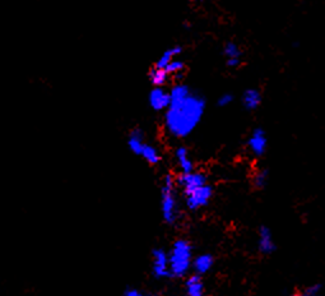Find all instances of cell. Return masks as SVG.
I'll use <instances>...</instances> for the list:
<instances>
[{"mask_svg":"<svg viewBox=\"0 0 325 296\" xmlns=\"http://www.w3.org/2000/svg\"><path fill=\"white\" fill-rule=\"evenodd\" d=\"M171 100L163 111V131L175 141L185 140L201 125L207 110L203 93L192 86L177 81L170 87Z\"/></svg>","mask_w":325,"mask_h":296,"instance_id":"cell-1","label":"cell"},{"mask_svg":"<svg viewBox=\"0 0 325 296\" xmlns=\"http://www.w3.org/2000/svg\"><path fill=\"white\" fill-rule=\"evenodd\" d=\"M161 215L167 226L174 227L183 220V199L177 188L175 175L166 172L161 180Z\"/></svg>","mask_w":325,"mask_h":296,"instance_id":"cell-2","label":"cell"},{"mask_svg":"<svg viewBox=\"0 0 325 296\" xmlns=\"http://www.w3.org/2000/svg\"><path fill=\"white\" fill-rule=\"evenodd\" d=\"M171 279L183 280L192 272V263L194 258V249L190 240L186 238H177L172 241L167 250Z\"/></svg>","mask_w":325,"mask_h":296,"instance_id":"cell-3","label":"cell"},{"mask_svg":"<svg viewBox=\"0 0 325 296\" xmlns=\"http://www.w3.org/2000/svg\"><path fill=\"white\" fill-rule=\"evenodd\" d=\"M183 204L190 212H199L201 209L208 207L211 203L213 195H215V188L211 183H206L203 185L195 186L189 190L180 192Z\"/></svg>","mask_w":325,"mask_h":296,"instance_id":"cell-4","label":"cell"},{"mask_svg":"<svg viewBox=\"0 0 325 296\" xmlns=\"http://www.w3.org/2000/svg\"><path fill=\"white\" fill-rule=\"evenodd\" d=\"M151 275L156 281L171 280L167 249L156 247L151 252Z\"/></svg>","mask_w":325,"mask_h":296,"instance_id":"cell-5","label":"cell"},{"mask_svg":"<svg viewBox=\"0 0 325 296\" xmlns=\"http://www.w3.org/2000/svg\"><path fill=\"white\" fill-rule=\"evenodd\" d=\"M246 147L249 153H251L253 157L260 158L264 156L268 151L267 132L260 127L251 129L246 140Z\"/></svg>","mask_w":325,"mask_h":296,"instance_id":"cell-6","label":"cell"},{"mask_svg":"<svg viewBox=\"0 0 325 296\" xmlns=\"http://www.w3.org/2000/svg\"><path fill=\"white\" fill-rule=\"evenodd\" d=\"M170 100H171V93H170V88L166 86L153 87L148 95L149 108L156 113H163L169 108Z\"/></svg>","mask_w":325,"mask_h":296,"instance_id":"cell-7","label":"cell"},{"mask_svg":"<svg viewBox=\"0 0 325 296\" xmlns=\"http://www.w3.org/2000/svg\"><path fill=\"white\" fill-rule=\"evenodd\" d=\"M256 248L261 256H272L277 250V243L274 240L273 231L267 226L261 225L258 230V239H256Z\"/></svg>","mask_w":325,"mask_h":296,"instance_id":"cell-8","label":"cell"},{"mask_svg":"<svg viewBox=\"0 0 325 296\" xmlns=\"http://www.w3.org/2000/svg\"><path fill=\"white\" fill-rule=\"evenodd\" d=\"M175 163L177 166V172H189L195 168L194 160H193L190 151L186 146H177L174 151Z\"/></svg>","mask_w":325,"mask_h":296,"instance_id":"cell-9","label":"cell"},{"mask_svg":"<svg viewBox=\"0 0 325 296\" xmlns=\"http://www.w3.org/2000/svg\"><path fill=\"white\" fill-rule=\"evenodd\" d=\"M184 291L188 296H203L206 294V284L203 276L190 272L184 277Z\"/></svg>","mask_w":325,"mask_h":296,"instance_id":"cell-10","label":"cell"},{"mask_svg":"<svg viewBox=\"0 0 325 296\" xmlns=\"http://www.w3.org/2000/svg\"><path fill=\"white\" fill-rule=\"evenodd\" d=\"M215 257L211 253H201L193 258L192 263V272L201 275V276H206L209 272H212L213 267H215Z\"/></svg>","mask_w":325,"mask_h":296,"instance_id":"cell-11","label":"cell"},{"mask_svg":"<svg viewBox=\"0 0 325 296\" xmlns=\"http://www.w3.org/2000/svg\"><path fill=\"white\" fill-rule=\"evenodd\" d=\"M263 93L259 88H246L241 95V105L246 111H255L261 106Z\"/></svg>","mask_w":325,"mask_h":296,"instance_id":"cell-12","label":"cell"},{"mask_svg":"<svg viewBox=\"0 0 325 296\" xmlns=\"http://www.w3.org/2000/svg\"><path fill=\"white\" fill-rule=\"evenodd\" d=\"M223 55L226 58V65L231 69H236V68L240 67L241 64V52L240 46L232 41H229L224 45L223 47Z\"/></svg>","mask_w":325,"mask_h":296,"instance_id":"cell-13","label":"cell"},{"mask_svg":"<svg viewBox=\"0 0 325 296\" xmlns=\"http://www.w3.org/2000/svg\"><path fill=\"white\" fill-rule=\"evenodd\" d=\"M145 143L147 141H145V133L143 129L134 128L133 131H130L128 136V147L134 154L139 156Z\"/></svg>","mask_w":325,"mask_h":296,"instance_id":"cell-14","label":"cell"},{"mask_svg":"<svg viewBox=\"0 0 325 296\" xmlns=\"http://www.w3.org/2000/svg\"><path fill=\"white\" fill-rule=\"evenodd\" d=\"M139 157H142L143 160L151 166H157L162 161V153H161L160 148L149 142L145 143Z\"/></svg>","mask_w":325,"mask_h":296,"instance_id":"cell-15","label":"cell"},{"mask_svg":"<svg viewBox=\"0 0 325 296\" xmlns=\"http://www.w3.org/2000/svg\"><path fill=\"white\" fill-rule=\"evenodd\" d=\"M148 79L153 87H160V86H166L170 82L169 73L166 72L165 68L153 67L148 72Z\"/></svg>","mask_w":325,"mask_h":296,"instance_id":"cell-16","label":"cell"},{"mask_svg":"<svg viewBox=\"0 0 325 296\" xmlns=\"http://www.w3.org/2000/svg\"><path fill=\"white\" fill-rule=\"evenodd\" d=\"M165 69L166 72L169 73L170 78L175 79V82L181 81L184 72H185V63L183 60H180V59L175 58L170 61L169 64L166 65Z\"/></svg>","mask_w":325,"mask_h":296,"instance_id":"cell-17","label":"cell"},{"mask_svg":"<svg viewBox=\"0 0 325 296\" xmlns=\"http://www.w3.org/2000/svg\"><path fill=\"white\" fill-rule=\"evenodd\" d=\"M181 52H183V49H181V46H172V47H169V49L165 50V51H163L162 55H161L160 58H158V60L156 61V64H154V67L166 68V65L169 64V63L172 60V59L177 58V56L180 55Z\"/></svg>","mask_w":325,"mask_h":296,"instance_id":"cell-18","label":"cell"},{"mask_svg":"<svg viewBox=\"0 0 325 296\" xmlns=\"http://www.w3.org/2000/svg\"><path fill=\"white\" fill-rule=\"evenodd\" d=\"M268 180H269V171L265 167L258 168L253 174V179H251L253 188H255L256 190H261L267 186Z\"/></svg>","mask_w":325,"mask_h":296,"instance_id":"cell-19","label":"cell"},{"mask_svg":"<svg viewBox=\"0 0 325 296\" xmlns=\"http://www.w3.org/2000/svg\"><path fill=\"white\" fill-rule=\"evenodd\" d=\"M323 290V285L320 282H314V284L308 285L304 288V290L301 291V295L304 296H317L322 293Z\"/></svg>","mask_w":325,"mask_h":296,"instance_id":"cell-20","label":"cell"},{"mask_svg":"<svg viewBox=\"0 0 325 296\" xmlns=\"http://www.w3.org/2000/svg\"><path fill=\"white\" fill-rule=\"evenodd\" d=\"M235 101V96L231 92H224L222 93L221 96L217 99V106L218 108H228L229 105H232Z\"/></svg>","mask_w":325,"mask_h":296,"instance_id":"cell-21","label":"cell"},{"mask_svg":"<svg viewBox=\"0 0 325 296\" xmlns=\"http://www.w3.org/2000/svg\"><path fill=\"white\" fill-rule=\"evenodd\" d=\"M125 296H143L145 295L144 291L139 290L138 288H133V286H129V288L125 289L124 291Z\"/></svg>","mask_w":325,"mask_h":296,"instance_id":"cell-22","label":"cell"},{"mask_svg":"<svg viewBox=\"0 0 325 296\" xmlns=\"http://www.w3.org/2000/svg\"><path fill=\"white\" fill-rule=\"evenodd\" d=\"M193 1H195V3H201V1H203V0H193Z\"/></svg>","mask_w":325,"mask_h":296,"instance_id":"cell-23","label":"cell"}]
</instances>
